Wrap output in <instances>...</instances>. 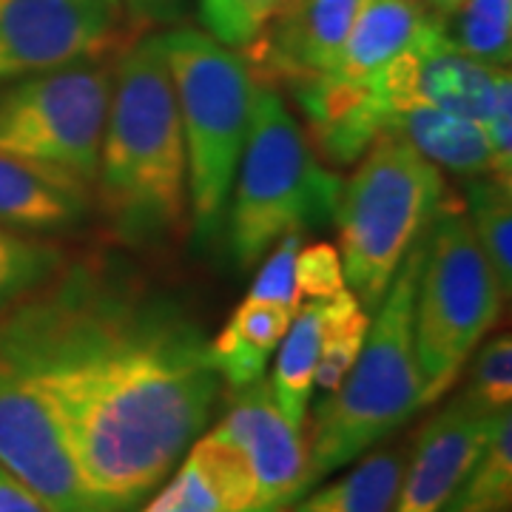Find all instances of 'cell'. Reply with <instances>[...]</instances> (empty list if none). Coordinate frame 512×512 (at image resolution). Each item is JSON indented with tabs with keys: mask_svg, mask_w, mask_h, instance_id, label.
<instances>
[{
	"mask_svg": "<svg viewBox=\"0 0 512 512\" xmlns=\"http://www.w3.org/2000/svg\"><path fill=\"white\" fill-rule=\"evenodd\" d=\"M208 336L109 259H66L0 316V356L49 404L94 512H137L222 396Z\"/></svg>",
	"mask_w": 512,
	"mask_h": 512,
	"instance_id": "obj_1",
	"label": "cell"
},
{
	"mask_svg": "<svg viewBox=\"0 0 512 512\" xmlns=\"http://www.w3.org/2000/svg\"><path fill=\"white\" fill-rule=\"evenodd\" d=\"M92 191L111 234L126 245H160L185 228L188 154L160 35L134 43L111 66Z\"/></svg>",
	"mask_w": 512,
	"mask_h": 512,
	"instance_id": "obj_2",
	"label": "cell"
},
{
	"mask_svg": "<svg viewBox=\"0 0 512 512\" xmlns=\"http://www.w3.org/2000/svg\"><path fill=\"white\" fill-rule=\"evenodd\" d=\"M424 248L427 234L404 256L399 274L370 316L365 345L348 376L313 407L311 433L305 436L308 490L379 447L421 410L413 308Z\"/></svg>",
	"mask_w": 512,
	"mask_h": 512,
	"instance_id": "obj_3",
	"label": "cell"
},
{
	"mask_svg": "<svg viewBox=\"0 0 512 512\" xmlns=\"http://www.w3.org/2000/svg\"><path fill=\"white\" fill-rule=\"evenodd\" d=\"M444 174L399 131H382L342 183L333 220L345 285L370 316L399 274L404 256L433 225Z\"/></svg>",
	"mask_w": 512,
	"mask_h": 512,
	"instance_id": "obj_4",
	"label": "cell"
},
{
	"mask_svg": "<svg viewBox=\"0 0 512 512\" xmlns=\"http://www.w3.org/2000/svg\"><path fill=\"white\" fill-rule=\"evenodd\" d=\"M342 177L319 163L305 126L285 97L259 86L248 143L239 160L228 214V248L239 268H251L291 231L333 220Z\"/></svg>",
	"mask_w": 512,
	"mask_h": 512,
	"instance_id": "obj_5",
	"label": "cell"
},
{
	"mask_svg": "<svg viewBox=\"0 0 512 512\" xmlns=\"http://www.w3.org/2000/svg\"><path fill=\"white\" fill-rule=\"evenodd\" d=\"M160 40L183 123L191 217L200 239H211L222 231L259 83L248 57L208 32L174 29Z\"/></svg>",
	"mask_w": 512,
	"mask_h": 512,
	"instance_id": "obj_6",
	"label": "cell"
},
{
	"mask_svg": "<svg viewBox=\"0 0 512 512\" xmlns=\"http://www.w3.org/2000/svg\"><path fill=\"white\" fill-rule=\"evenodd\" d=\"M504 302L507 296L473 239L464 208L441 202L427 231L413 308L421 410H430L456 387Z\"/></svg>",
	"mask_w": 512,
	"mask_h": 512,
	"instance_id": "obj_7",
	"label": "cell"
},
{
	"mask_svg": "<svg viewBox=\"0 0 512 512\" xmlns=\"http://www.w3.org/2000/svg\"><path fill=\"white\" fill-rule=\"evenodd\" d=\"M111 66L83 60L0 86V154L94 188Z\"/></svg>",
	"mask_w": 512,
	"mask_h": 512,
	"instance_id": "obj_8",
	"label": "cell"
},
{
	"mask_svg": "<svg viewBox=\"0 0 512 512\" xmlns=\"http://www.w3.org/2000/svg\"><path fill=\"white\" fill-rule=\"evenodd\" d=\"M120 9L106 0H0V86L117 46Z\"/></svg>",
	"mask_w": 512,
	"mask_h": 512,
	"instance_id": "obj_9",
	"label": "cell"
},
{
	"mask_svg": "<svg viewBox=\"0 0 512 512\" xmlns=\"http://www.w3.org/2000/svg\"><path fill=\"white\" fill-rule=\"evenodd\" d=\"M0 467L52 512H94L49 404L0 356Z\"/></svg>",
	"mask_w": 512,
	"mask_h": 512,
	"instance_id": "obj_10",
	"label": "cell"
},
{
	"mask_svg": "<svg viewBox=\"0 0 512 512\" xmlns=\"http://www.w3.org/2000/svg\"><path fill=\"white\" fill-rule=\"evenodd\" d=\"M222 419L208 430L245 458L256 484V504L279 512L308 490V441L276 404L268 379L231 390Z\"/></svg>",
	"mask_w": 512,
	"mask_h": 512,
	"instance_id": "obj_11",
	"label": "cell"
},
{
	"mask_svg": "<svg viewBox=\"0 0 512 512\" xmlns=\"http://www.w3.org/2000/svg\"><path fill=\"white\" fill-rule=\"evenodd\" d=\"M495 416L458 393L424 421L404 458L393 512H441L481 453Z\"/></svg>",
	"mask_w": 512,
	"mask_h": 512,
	"instance_id": "obj_12",
	"label": "cell"
},
{
	"mask_svg": "<svg viewBox=\"0 0 512 512\" xmlns=\"http://www.w3.org/2000/svg\"><path fill=\"white\" fill-rule=\"evenodd\" d=\"M365 0H282L265 32L245 49L254 72L288 83L325 77L348 40L350 26Z\"/></svg>",
	"mask_w": 512,
	"mask_h": 512,
	"instance_id": "obj_13",
	"label": "cell"
},
{
	"mask_svg": "<svg viewBox=\"0 0 512 512\" xmlns=\"http://www.w3.org/2000/svg\"><path fill=\"white\" fill-rule=\"evenodd\" d=\"M256 484L245 458L225 441L202 433L177 470L137 512H251Z\"/></svg>",
	"mask_w": 512,
	"mask_h": 512,
	"instance_id": "obj_14",
	"label": "cell"
},
{
	"mask_svg": "<svg viewBox=\"0 0 512 512\" xmlns=\"http://www.w3.org/2000/svg\"><path fill=\"white\" fill-rule=\"evenodd\" d=\"M89 188L0 154V228L55 237L89 220Z\"/></svg>",
	"mask_w": 512,
	"mask_h": 512,
	"instance_id": "obj_15",
	"label": "cell"
},
{
	"mask_svg": "<svg viewBox=\"0 0 512 512\" xmlns=\"http://www.w3.org/2000/svg\"><path fill=\"white\" fill-rule=\"evenodd\" d=\"M430 18L433 12L421 0H365L325 77L342 86H367L390 60L419 40Z\"/></svg>",
	"mask_w": 512,
	"mask_h": 512,
	"instance_id": "obj_16",
	"label": "cell"
},
{
	"mask_svg": "<svg viewBox=\"0 0 512 512\" xmlns=\"http://www.w3.org/2000/svg\"><path fill=\"white\" fill-rule=\"evenodd\" d=\"M296 311L274 302L242 299L225 328L208 342L211 362L231 390L265 376Z\"/></svg>",
	"mask_w": 512,
	"mask_h": 512,
	"instance_id": "obj_17",
	"label": "cell"
},
{
	"mask_svg": "<svg viewBox=\"0 0 512 512\" xmlns=\"http://www.w3.org/2000/svg\"><path fill=\"white\" fill-rule=\"evenodd\" d=\"M407 447H373L345 473L316 484L279 512H393Z\"/></svg>",
	"mask_w": 512,
	"mask_h": 512,
	"instance_id": "obj_18",
	"label": "cell"
},
{
	"mask_svg": "<svg viewBox=\"0 0 512 512\" xmlns=\"http://www.w3.org/2000/svg\"><path fill=\"white\" fill-rule=\"evenodd\" d=\"M387 128L399 131L430 163L447 168L458 177L473 180V177H490L493 171L490 143L484 126L476 120L430 106H410L399 111Z\"/></svg>",
	"mask_w": 512,
	"mask_h": 512,
	"instance_id": "obj_19",
	"label": "cell"
},
{
	"mask_svg": "<svg viewBox=\"0 0 512 512\" xmlns=\"http://www.w3.org/2000/svg\"><path fill=\"white\" fill-rule=\"evenodd\" d=\"M322 322H325V299L302 302V308L296 311L276 348L274 373L268 379L276 404L302 430L311 413L313 379H316L319 348H322Z\"/></svg>",
	"mask_w": 512,
	"mask_h": 512,
	"instance_id": "obj_20",
	"label": "cell"
},
{
	"mask_svg": "<svg viewBox=\"0 0 512 512\" xmlns=\"http://www.w3.org/2000/svg\"><path fill=\"white\" fill-rule=\"evenodd\" d=\"M444 43L458 55L507 69L512 57V0H461L433 12Z\"/></svg>",
	"mask_w": 512,
	"mask_h": 512,
	"instance_id": "obj_21",
	"label": "cell"
},
{
	"mask_svg": "<svg viewBox=\"0 0 512 512\" xmlns=\"http://www.w3.org/2000/svg\"><path fill=\"white\" fill-rule=\"evenodd\" d=\"M512 510V413L501 410L481 453L461 478L441 512H510Z\"/></svg>",
	"mask_w": 512,
	"mask_h": 512,
	"instance_id": "obj_22",
	"label": "cell"
},
{
	"mask_svg": "<svg viewBox=\"0 0 512 512\" xmlns=\"http://www.w3.org/2000/svg\"><path fill=\"white\" fill-rule=\"evenodd\" d=\"M464 217L504 296L512 291V188L473 177L464 191Z\"/></svg>",
	"mask_w": 512,
	"mask_h": 512,
	"instance_id": "obj_23",
	"label": "cell"
},
{
	"mask_svg": "<svg viewBox=\"0 0 512 512\" xmlns=\"http://www.w3.org/2000/svg\"><path fill=\"white\" fill-rule=\"evenodd\" d=\"M367 328H370V313L362 308V302L350 293V288L325 299L322 348H319V365L313 379V393L319 390V399L330 396L348 376V370L365 345Z\"/></svg>",
	"mask_w": 512,
	"mask_h": 512,
	"instance_id": "obj_24",
	"label": "cell"
},
{
	"mask_svg": "<svg viewBox=\"0 0 512 512\" xmlns=\"http://www.w3.org/2000/svg\"><path fill=\"white\" fill-rule=\"evenodd\" d=\"M69 256L49 237L0 228V316L43 288Z\"/></svg>",
	"mask_w": 512,
	"mask_h": 512,
	"instance_id": "obj_25",
	"label": "cell"
},
{
	"mask_svg": "<svg viewBox=\"0 0 512 512\" xmlns=\"http://www.w3.org/2000/svg\"><path fill=\"white\" fill-rule=\"evenodd\" d=\"M464 396L487 413H501L512 404V339L510 333H495L481 342L470 356Z\"/></svg>",
	"mask_w": 512,
	"mask_h": 512,
	"instance_id": "obj_26",
	"label": "cell"
},
{
	"mask_svg": "<svg viewBox=\"0 0 512 512\" xmlns=\"http://www.w3.org/2000/svg\"><path fill=\"white\" fill-rule=\"evenodd\" d=\"M282 0H200L202 26L222 46L245 52L265 32Z\"/></svg>",
	"mask_w": 512,
	"mask_h": 512,
	"instance_id": "obj_27",
	"label": "cell"
},
{
	"mask_svg": "<svg viewBox=\"0 0 512 512\" xmlns=\"http://www.w3.org/2000/svg\"><path fill=\"white\" fill-rule=\"evenodd\" d=\"M302 245H305L302 231H291L282 239H276L274 251L262 262L259 274L254 276L251 288L245 293V299L274 302V305H282V308L299 311L302 302H305L299 288H296V256H299Z\"/></svg>",
	"mask_w": 512,
	"mask_h": 512,
	"instance_id": "obj_28",
	"label": "cell"
},
{
	"mask_svg": "<svg viewBox=\"0 0 512 512\" xmlns=\"http://www.w3.org/2000/svg\"><path fill=\"white\" fill-rule=\"evenodd\" d=\"M296 288L302 299H330L345 291L348 285L339 248H333L330 242L302 245L296 256Z\"/></svg>",
	"mask_w": 512,
	"mask_h": 512,
	"instance_id": "obj_29",
	"label": "cell"
},
{
	"mask_svg": "<svg viewBox=\"0 0 512 512\" xmlns=\"http://www.w3.org/2000/svg\"><path fill=\"white\" fill-rule=\"evenodd\" d=\"M0 512H52L43 498L0 467Z\"/></svg>",
	"mask_w": 512,
	"mask_h": 512,
	"instance_id": "obj_30",
	"label": "cell"
},
{
	"mask_svg": "<svg viewBox=\"0 0 512 512\" xmlns=\"http://www.w3.org/2000/svg\"><path fill=\"white\" fill-rule=\"evenodd\" d=\"M430 12H447V9H453V6H458L461 0H421Z\"/></svg>",
	"mask_w": 512,
	"mask_h": 512,
	"instance_id": "obj_31",
	"label": "cell"
},
{
	"mask_svg": "<svg viewBox=\"0 0 512 512\" xmlns=\"http://www.w3.org/2000/svg\"><path fill=\"white\" fill-rule=\"evenodd\" d=\"M131 6H137V9H154V12H160L163 6L168 3H174V0H128Z\"/></svg>",
	"mask_w": 512,
	"mask_h": 512,
	"instance_id": "obj_32",
	"label": "cell"
},
{
	"mask_svg": "<svg viewBox=\"0 0 512 512\" xmlns=\"http://www.w3.org/2000/svg\"><path fill=\"white\" fill-rule=\"evenodd\" d=\"M106 3H111V6H117V9H120V0H106Z\"/></svg>",
	"mask_w": 512,
	"mask_h": 512,
	"instance_id": "obj_33",
	"label": "cell"
},
{
	"mask_svg": "<svg viewBox=\"0 0 512 512\" xmlns=\"http://www.w3.org/2000/svg\"><path fill=\"white\" fill-rule=\"evenodd\" d=\"M251 512H274V510H251Z\"/></svg>",
	"mask_w": 512,
	"mask_h": 512,
	"instance_id": "obj_34",
	"label": "cell"
}]
</instances>
